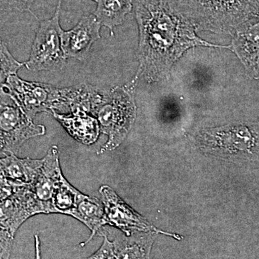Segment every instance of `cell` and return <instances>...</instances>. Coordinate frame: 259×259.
Instances as JSON below:
<instances>
[{
  "label": "cell",
  "mask_w": 259,
  "mask_h": 259,
  "mask_svg": "<svg viewBox=\"0 0 259 259\" xmlns=\"http://www.w3.org/2000/svg\"><path fill=\"white\" fill-rule=\"evenodd\" d=\"M23 65L25 63L17 61L8 50L6 44L0 39V88L4 87L10 76L17 74Z\"/></svg>",
  "instance_id": "obj_19"
},
{
  "label": "cell",
  "mask_w": 259,
  "mask_h": 259,
  "mask_svg": "<svg viewBox=\"0 0 259 259\" xmlns=\"http://www.w3.org/2000/svg\"><path fill=\"white\" fill-rule=\"evenodd\" d=\"M97 8L93 15L101 25L110 29L113 35V29L125 21V17L132 11L134 0H93Z\"/></svg>",
  "instance_id": "obj_16"
},
{
  "label": "cell",
  "mask_w": 259,
  "mask_h": 259,
  "mask_svg": "<svg viewBox=\"0 0 259 259\" xmlns=\"http://www.w3.org/2000/svg\"><path fill=\"white\" fill-rule=\"evenodd\" d=\"M3 142H2L1 140H0V152H3Z\"/></svg>",
  "instance_id": "obj_24"
},
{
  "label": "cell",
  "mask_w": 259,
  "mask_h": 259,
  "mask_svg": "<svg viewBox=\"0 0 259 259\" xmlns=\"http://www.w3.org/2000/svg\"><path fill=\"white\" fill-rule=\"evenodd\" d=\"M44 158L41 171L36 181L29 187L40 204L42 214H51V200L58 184L64 176L57 146H51Z\"/></svg>",
  "instance_id": "obj_12"
},
{
  "label": "cell",
  "mask_w": 259,
  "mask_h": 259,
  "mask_svg": "<svg viewBox=\"0 0 259 259\" xmlns=\"http://www.w3.org/2000/svg\"><path fill=\"white\" fill-rule=\"evenodd\" d=\"M196 30L231 36L238 26L259 13V0H174Z\"/></svg>",
  "instance_id": "obj_2"
},
{
  "label": "cell",
  "mask_w": 259,
  "mask_h": 259,
  "mask_svg": "<svg viewBox=\"0 0 259 259\" xmlns=\"http://www.w3.org/2000/svg\"><path fill=\"white\" fill-rule=\"evenodd\" d=\"M61 0H59L53 18L40 22L30 59L25 62L30 71L57 72L66 66L67 57L63 50L61 38Z\"/></svg>",
  "instance_id": "obj_7"
},
{
  "label": "cell",
  "mask_w": 259,
  "mask_h": 259,
  "mask_svg": "<svg viewBox=\"0 0 259 259\" xmlns=\"http://www.w3.org/2000/svg\"><path fill=\"white\" fill-rule=\"evenodd\" d=\"M139 30V66L136 79L148 82L166 79L173 65L190 48L219 47L202 40L174 0H134ZM135 79V80H136Z\"/></svg>",
  "instance_id": "obj_1"
},
{
  "label": "cell",
  "mask_w": 259,
  "mask_h": 259,
  "mask_svg": "<svg viewBox=\"0 0 259 259\" xmlns=\"http://www.w3.org/2000/svg\"><path fill=\"white\" fill-rule=\"evenodd\" d=\"M83 194L63 176L51 200V214L70 215Z\"/></svg>",
  "instance_id": "obj_18"
},
{
  "label": "cell",
  "mask_w": 259,
  "mask_h": 259,
  "mask_svg": "<svg viewBox=\"0 0 259 259\" xmlns=\"http://www.w3.org/2000/svg\"><path fill=\"white\" fill-rule=\"evenodd\" d=\"M44 158H20L14 153L0 158V180L16 187L31 186L41 171Z\"/></svg>",
  "instance_id": "obj_13"
},
{
  "label": "cell",
  "mask_w": 259,
  "mask_h": 259,
  "mask_svg": "<svg viewBox=\"0 0 259 259\" xmlns=\"http://www.w3.org/2000/svg\"><path fill=\"white\" fill-rule=\"evenodd\" d=\"M201 147L207 152L236 160L259 159V126L238 123L207 128L198 136Z\"/></svg>",
  "instance_id": "obj_4"
},
{
  "label": "cell",
  "mask_w": 259,
  "mask_h": 259,
  "mask_svg": "<svg viewBox=\"0 0 259 259\" xmlns=\"http://www.w3.org/2000/svg\"><path fill=\"white\" fill-rule=\"evenodd\" d=\"M132 88H95L90 114L98 120L100 132L108 136V141L100 148V153L120 146L134 125L136 106Z\"/></svg>",
  "instance_id": "obj_3"
},
{
  "label": "cell",
  "mask_w": 259,
  "mask_h": 259,
  "mask_svg": "<svg viewBox=\"0 0 259 259\" xmlns=\"http://www.w3.org/2000/svg\"><path fill=\"white\" fill-rule=\"evenodd\" d=\"M35 259H42L41 249H40V240L38 235H35Z\"/></svg>",
  "instance_id": "obj_23"
},
{
  "label": "cell",
  "mask_w": 259,
  "mask_h": 259,
  "mask_svg": "<svg viewBox=\"0 0 259 259\" xmlns=\"http://www.w3.org/2000/svg\"><path fill=\"white\" fill-rule=\"evenodd\" d=\"M15 237L0 228V259H10Z\"/></svg>",
  "instance_id": "obj_21"
},
{
  "label": "cell",
  "mask_w": 259,
  "mask_h": 259,
  "mask_svg": "<svg viewBox=\"0 0 259 259\" xmlns=\"http://www.w3.org/2000/svg\"><path fill=\"white\" fill-rule=\"evenodd\" d=\"M35 0H0V11L30 12Z\"/></svg>",
  "instance_id": "obj_20"
},
{
  "label": "cell",
  "mask_w": 259,
  "mask_h": 259,
  "mask_svg": "<svg viewBox=\"0 0 259 259\" xmlns=\"http://www.w3.org/2000/svg\"><path fill=\"white\" fill-rule=\"evenodd\" d=\"M137 233L112 242L114 258L149 259L153 238Z\"/></svg>",
  "instance_id": "obj_17"
},
{
  "label": "cell",
  "mask_w": 259,
  "mask_h": 259,
  "mask_svg": "<svg viewBox=\"0 0 259 259\" xmlns=\"http://www.w3.org/2000/svg\"><path fill=\"white\" fill-rule=\"evenodd\" d=\"M46 134L45 126L35 125L14 97L0 88V140L3 153L18 154L26 141Z\"/></svg>",
  "instance_id": "obj_6"
},
{
  "label": "cell",
  "mask_w": 259,
  "mask_h": 259,
  "mask_svg": "<svg viewBox=\"0 0 259 259\" xmlns=\"http://www.w3.org/2000/svg\"><path fill=\"white\" fill-rule=\"evenodd\" d=\"M31 120L37 113L62 110L69 112L73 88H57L48 83L28 81L12 75L3 87Z\"/></svg>",
  "instance_id": "obj_5"
},
{
  "label": "cell",
  "mask_w": 259,
  "mask_h": 259,
  "mask_svg": "<svg viewBox=\"0 0 259 259\" xmlns=\"http://www.w3.org/2000/svg\"><path fill=\"white\" fill-rule=\"evenodd\" d=\"M99 192L105 209L106 225L119 228L127 236L139 232L158 233L156 228L129 207L111 187L102 186Z\"/></svg>",
  "instance_id": "obj_8"
},
{
  "label": "cell",
  "mask_w": 259,
  "mask_h": 259,
  "mask_svg": "<svg viewBox=\"0 0 259 259\" xmlns=\"http://www.w3.org/2000/svg\"><path fill=\"white\" fill-rule=\"evenodd\" d=\"M68 134L81 144L90 146L95 144L100 136V127L98 120L93 115L83 111L69 114L51 112Z\"/></svg>",
  "instance_id": "obj_14"
},
{
  "label": "cell",
  "mask_w": 259,
  "mask_h": 259,
  "mask_svg": "<svg viewBox=\"0 0 259 259\" xmlns=\"http://www.w3.org/2000/svg\"><path fill=\"white\" fill-rule=\"evenodd\" d=\"M101 24L95 15H84L71 30H61L63 50L67 58L83 61L88 57L94 42L100 38Z\"/></svg>",
  "instance_id": "obj_11"
},
{
  "label": "cell",
  "mask_w": 259,
  "mask_h": 259,
  "mask_svg": "<svg viewBox=\"0 0 259 259\" xmlns=\"http://www.w3.org/2000/svg\"><path fill=\"white\" fill-rule=\"evenodd\" d=\"M70 216L83 223L91 231L90 238L81 243V246L88 244L94 237L101 231L102 227L106 225L105 209L102 201L86 194L81 196Z\"/></svg>",
  "instance_id": "obj_15"
},
{
  "label": "cell",
  "mask_w": 259,
  "mask_h": 259,
  "mask_svg": "<svg viewBox=\"0 0 259 259\" xmlns=\"http://www.w3.org/2000/svg\"><path fill=\"white\" fill-rule=\"evenodd\" d=\"M227 49L236 54L250 79H259V13L243 22Z\"/></svg>",
  "instance_id": "obj_9"
},
{
  "label": "cell",
  "mask_w": 259,
  "mask_h": 259,
  "mask_svg": "<svg viewBox=\"0 0 259 259\" xmlns=\"http://www.w3.org/2000/svg\"><path fill=\"white\" fill-rule=\"evenodd\" d=\"M42 214L30 187H20L14 193L0 201V228L15 237L20 226L29 218Z\"/></svg>",
  "instance_id": "obj_10"
},
{
  "label": "cell",
  "mask_w": 259,
  "mask_h": 259,
  "mask_svg": "<svg viewBox=\"0 0 259 259\" xmlns=\"http://www.w3.org/2000/svg\"><path fill=\"white\" fill-rule=\"evenodd\" d=\"M104 241L101 247L94 254L85 259H115L112 251V242L109 241L106 235L102 233Z\"/></svg>",
  "instance_id": "obj_22"
}]
</instances>
